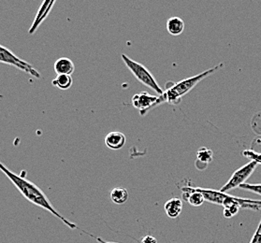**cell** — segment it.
<instances>
[{"label": "cell", "instance_id": "6da1fadb", "mask_svg": "<svg viewBox=\"0 0 261 243\" xmlns=\"http://www.w3.org/2000/svg\"><path fill=\"white\" fill-rule=\"evenodd\" d=\"M0 170L8 177V180L13 183V185L17 188V190L22 194L23 198L27 199L32 204L38 206L39 208L52 213L54 215V217L62 221L70 229H78L76 224L67 220L63 215L55 210V208L51 203L49 198H47L46 195L39 186L28 181L25 177L15 174L1 162H0Z\"/></svg>", "mask_w": 261, "mask_h": 243}, {"label": "cell", "instance_id": "7a4b0ae2", "mask_svg": "<svg viewBox=\"0 0 261 243\" xmlns=\"http://www.w3.org/2000/svg\"><path fill=\"white\" fill-rule=\"evenodd\" d=\"M223 64L216 66L213 69H207L196 76L190 77L187 79H184L183 81H180L176 84H171L169 87L167 88L166 92L159 97V104L162 102H169L171 104H178L182 98L185 96L187 93L192 90L193 88L202 81L203 79L207 78L208 76L212 75L217 71L220 68H222Z\"/></svg>", "mask_w": 261, "mask_h": 243}, {"label": "cell", "instance_id": "3957f363", "mask_svg": "<svg viewBox=\"0 0 261 243\" xmlns=\"http://www.w3.org/2000/svg\"><path fill=\"white\" fill-rule=\"evenodd\" d=\"M194 188L200 192L208 202L214 203L216 205L223 206L224 208H229L232 205H239L241 208L251 209L254 211H259L261 209V200L235 198V197H231L226 193H222L220 191L210 190V189L198 188V187H194Z\"/></svg>", "mask_w": 261, "mask_h": 243}, {"label": "cell", "instance_id": "277c9868", "mask_svg": "<svg viewBox=\"0 0 261 243\" xmlns=\"http://www.w3.org/2000/svg\"><path fill=\"white\" fill-rule=\"evenodd\" d=\"M121 56H122L124 63L128 67V69L130 70L132 74L138 80L139 83H141L143 85L149 87L150 89L156 92L160 96L164 94V92L162 91L161 87L159 86V84L155 80V78L153 76V74L148 69H146L143 65L139 64L136 61L132 60L128 55H126L124 53Z\"/></svg>", "mask_w": 261, "mask_h": 243}, {"label": "cell", "instance_id": "5b68a950", "mask_svg": "<svg viewBox=\"0 0 261 243\" xmlns=\"http://www.w3.org/2000/svg\"><path fill=\"white\" fill-rule=\"evenodd\" d=\"M0 63L7 64L13 66L18 69L22 70L23 72L29 74L31 76L35 77L37 79H40V73L38 70L33 68L28 62L21 59L14 53H12L8 48L4 46L0 45Z\"/></svg>", "mask_w": 261, "mask_h": 243}, {"label": "cell", "instance_id": "8992f818", "mask_svg": "<svg viewBox=\"0 0 261 243\" xmlns=\"http://www.w3.org/2000/svg\"><path fill=\"white\" fill-rule=\"evenodd\" d=\"M257 167H258V163L256 161H251L247 163L244 167H240L236 171H234V173L231 176L229 182H227L220 189V192L226 193L228 191L240 187L242 184L246 183L245 182L247 179H249L251 175L253 174Z\"/></svg>", "mask_w": 261, "mask_h": 243}, {"label": "cell", "instance_id": "52a82bcc", "mask_svg": "<svg viewBox=\"0 0 261 243\" xmlns=\"http://www.w3.org/2000/svg\"><path fill=\"white\" fill-rule=\"evenodd\" d=\"M131 102L133 107L139 112L140 115L143 116L154 106L159 105V97L152 96L147 92H140L133 96Z\"/></svg>", "mask_w": 261, "mask_h": 243}, {"label": "cell", "instance_id": "ba28073f", "mask_svg": "<svg viewBox=\"0 0 261 243\" xmlns=\"http://www.w3.org/2000/svg\"><path fill=\"white\" fill-rule=\"evenodd\" d=\"M55 4V1H44L42 5L39 7V10L37 12L36 18L34 22L32 23L28 33L29 34H34L36 31L38 30L39 25L45 20L47 16L49 15L50 11L53 9V6Z\"/></svg>", "mask_w": 261, "mask_h": 243}, {"label": "cell", "instance_id": "9c48e42d", "mask_svg": "<svg viewBox=\"0 0 261 243\" xmlns=\"http://www.w3.org/2000/svg\"><path fill=\"white\" fill-rule=\"evenodd\" d=\"M127 142V137L122 132L113 131L105 137V145L111 150H120Z\"/></svg>", "mask_w": 261, "mask_h": 243}, {"label": "cell", "instance_id": "30bf717a", "mask_svg": "<svg viewBox=\"0 0 261 243\" xmlns=\"http://www.w3.org/2000/svg\"><path fill=\"white\" fill-rule=\"evenodd\" d=\"M182 192L184 200H186L193 207H200L205 201L203 195L199 191L196 190L194 187L185 186L182 188Z\"/></svg>", "mask_w": 261, "mask_h": 243}, {"label": "cell", "instance_id": "8fae6325", "mask_svg": "<svg viewBox=\"0 0 261 243\" xmlns=\"http://www.w3.org/2000/svg\"><path fill=\"white\" fill-rule=\"evenodd\" d=\"M54 68L57 75H71L75 70V65L68 57H61L55 61Z\"/></svg>", "mask_w": 261, "mask_h": 243}, {"label": "cell", "instance_id": "7c38bea8", "mask_svg": "<svg viewBox=\"0 0 261 243\" xmlns=\"http://www.w3.org/2000/svg\"><path fill=\"white\" fill-rule=\"evenodd\" d=\"M165 213L171 219H176L183 211V202L180 198H170L164 205Z\"/></svg>", "mask_w": 261, "mask_h": 243}, {"label": "cell", "instance_id": "4fadbf2b", "mask_svg": "<svg viewBox=\"0 0 261 243\" xmlns=\"http://www.w3.org/2000/svg\"><path fill=\"white\" fill-rule=\"evenodd\" d=\"M167 30L172 36H179L184 30V22L180 17H171L167 21Z\"/></svg>", "mask_w": 261, "mask_h": 243}, {"label": "cell", "instance_id": "5bb4252c", "mask_svg": "<svg viewBox=\"0 0 261 243\" xmlns=\"http://www.w3.org/2000/svg\"><path fill=\"white\" fill-rule=\"evenodd\" d=\"M129 192L124 187H116L111 191L110 198L111 200L117 205H122L129 199Z\"/></svg>", "mask_w": 261, "mask_h": 243}, {"label": "cell", "instance_id": "9a60e30c", "mask_svg": "<svg viewBox=\"0 0 261 243\" xmlns=\"http://www.w3.org/2000/svg\"><path fill=\"white\" fill-rule=\"evenodd\" d=\"M52 84L61 90H68L72 86L73 80L71 75H57Z\"/></svg>", "mask_w": 261, "mask_h": 243}, {"label": "cell", "instance_id": "2e32d148", "mask_svg": "<svg viewBox=\"0 0 261 243\" xmlns=\"http://www.w3.org/2000/svg\"><path fill=\"white\" fill-rule=\"evenodd\" d=\"M213 160V152L207 148H201L197 153V162L207 167L208 164Z\"/></svg>", "mask_w": 261, "mask_h": 243}, {"label": "cell", "instance_id": "e0dca14e", "mask_svg": "<svg viewBox=\"0 0 261 243\" xmlns=\"http://www.w3.org/2000/svg\"><path fill=\"white\" fill-rule=\"evenodd\" d=\"M244 190L249 191L255 194L261 195V183L259 184H252V183H244L240 186Z\"/></svg>", "mask_w": 261, "mask_h": 243}, {"label": "cell", "instance_id": "ac0fdd59", "mask_svg": "<svg viewBox=\"0 0 261 243\" xmlns=\"http://www.w3.org/2000/svg\"><path fill=\"white\" fill-rule=\"evenodd\" d=\"M241 207L239 205H232L229 208H224V216L225 218L230 219L231 217H233L234 215H236L239 213Z\"/></svg>", "mask_w": 261, "mask_h": 243}, {"label": "cell", "instance_id": "d6986e66", "mask_svg": "<svg viewBox=\"0 0 261 243\" xmlns=\"http://www.w3.org/2000/svg\"><path fill=\"white\" fill-rule=\"evenodd\" d=\"M250 243H261V221L260 225H259V228L256 230V232H255Z\"/></svg>", "mask_w": 261, "mask_h": 243}, {"label": "cell", "instance_id": "ffe728a7", "mask_svg": "<svg viewBox=\"0 0 261 243\" xmlns=\"http://www.w3.org/2000/svg\"><path fill=\"white\" fill-rule=\"evenodd\" d=\"M140 243H157V241L153 236L147 235L141 239Z\"/></svg>", "mask_w": 261, "mask_h": 243}, {"label": "cell", "instance_id": "44dd1931", "mask_svg": "<svg viewBox=\"0 0 261 243\" xmlns=\"http://www.w3.org/2000/svg\"><path fill=\"white\" fill-rule=\"evenodd\" d=\"M96 240H97V242L99 243H109V242H105V241H103L101 238H96Z\"/></svg>", "mask_w": 261, "mask_h": 243}]
</instances>
